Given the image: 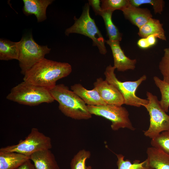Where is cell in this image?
Here are the masks:
<instances>
[{
  "mask_svg": "<svg viewBox=\"0 0 169 169\" xmlns=\"http://www.w3.org/2000/svg\"><path fill=\"white\" fill-rule=\"evenodd\" d=\"M129 1L131 5L136 7L143 4L151 5L155 14L161 13L165 4V2L163 0H129Z\"/></svg>",
  "mask_w": 169,
  "mask_h": 169,
  "instance_id": "26",
  "label": "cell"
},
{
  "mask_svg": "<svg viewBox=\"0 0 169 169\" xmlns=\"http://www.w3.org/2000/svg\"><path fill=\"white\" fill-rule=\"evenodd\" d=\"M113 12L103 11L100 16L103 18L105 23L109 40L111 41H120L122 39V34L113 23L112 16Z\"/></svg>",
  "mask_w": 169,
  "mask_h": 169,
  "instance_id": "20",
  "label": "cell"
},
{
  "mask_svg": "<svg viewBox=\"0 0 169 169\" xmlns=\"http://www.w3.org/2000/svg\"><path fill=\"white\" fill-rule=\"evenodd\" d=\"M153 79L161 94V99L159 101L160 105L162 109L167 112L169 107V84L156 76L153 77Z\"/></svg>",
  "mask_w": 169,
  "mask_h": 169,
  "instance_id": "22",
  "label": "cell"
},
{
  "mask_svg": "<svg viewBox=\"0 0 169 169\" xmlns=\"http://www.w3.org/2000/svg\"><path fill=\"white\" fill-rule=\"evenodd\" d=\"M90 152L85 149L79 150L72 159L70 163L71 169H86V160L90 156Z\"/></svg>",
  "mask_w": 169,
  "mask_h": 169,
  "instance_id": "24",
  "label": "cell"
},
{
  "mask_svg": "<svg viewBox=\"0 0 169 169\" xmlns=\"http://www.w3.org/2000/svg\"><path fill=\"white\" fill-rule=\"evenodd\" d=\"M89 5L88 3L85 4L79 18L74 17V23L66 29L65 33L67 36L71 33H77L88 37L92 40L94 45L98 47L100 53L105 54L107 52L105 45V41L95 21L90 16Z\"/></svg>",
  "mask_w": 169,
  "mask_h": 169,
  "instance_id": "4",
  "label": "cell"
},
{
  "mask_svg": "<svg viewBox=\"0 0 169 169\" xmlns=\"http://www.w3.org/2000/svg\"><path fill=\"white\" fill-rule=\"evenodd\" d=\"M72 70L68 63L44 58L26 72L23 81L49 90L56 85L57 80L68 76Z\"/></svg>",
  "mask_w": 169,
  "mask_h": 169,
  "instance_id": "1",
  "label": "cell"
},
{
  "mask_svg": "<svg viewBox=\"0 0 169 169\" xmlns=\"http://www.w3.org/2000/svg\"><path fill=\"white\" fill-rule=\"evenodd\" d=\"M19 55V42H14L7 39H0V59L8 61L18 60Z\"/></svg>",
  "mask_w": 169,
  "mask_h": 169,
  "instance_id": "19",
  "label": "cell"
},
{
  "mask_svg": "<svg viewBox=\"0 0 169 169\" xmlns=\"http://www.w3.org/2000/svg\"><path fill=\"white\" fill-rule=\"evenodd\" d=\"M49 91L54 100L58 102L59 110L65 116L76 120L92 117L84 102L64 84H56Z\"/></svg>",
  "mask_w": 169,
  "mask_h": 169,
  "instance_id": "2",
  "label": "cell"
},
{
  "mask_svg": "<svg viewBox=\"0 0 169 169\" xmlns=\"http://www.w3.org/2000/svg\"><path fill=\"white\" fill-rule=\"evenodd\" d=\"M138 34L142 38L153 35L162 40H166L163 24L159 20L152 18L139 28Z\"/></svg>",
  "mask_w": 169,
  "mask_h": 169,
  "instance_id": "17",
  "label": "cell"
},
{
  "mask_svg": "<svg viewBox=\"0 0 169 169\" xmlns=\"http://www.w3.org/2000/svg\"><path fill=\"white\" fill-rule=\"evenodd\" d=\"M19 42V55L18 61L21 73L26 72L49 53L51 49L47 45H40L33 39L31 34L22 37Z\"/></svg>",
  "mask_w": 169,
  "mask_h": 169,
  "instance_id": "5",
  "label": "cell"
},
{
  "mask_svg": "<svg viewBox=\"0 0 169 169\" xmlns=\"http://www.w3.org/2000/svg\"><path fill=\"white\" fill-rule=\"evenodd\" d=\"M148 43L150 47L156 44V38L154 35H149L146 38Z\"/></svg>",
  "mask_w": 169,
  "mask_h": 169,
  "instance_id": "31",
  "label": "cell"
},
{
  "mask_svg": "<svg viewBox=\"0 0 169 169\" xmlns=\"http://www.w3.org/2000/svg\"><path fill=\"white\" fill-rule=\"evenodd\" d=\"M87 107L92 115L100 116L110 121L111 127L113 131H117L121 128L135 130L129 118L128 110L122 106L106 104L87 105Z\"/></svg>",
  "mask_w": 169,
  "mask_h": 169,
  "instance_id": "9",
  "label": "cell"
},
{
  "mask_svg": "<svg viewBox=\"0 0 169 169\" xmlns=\"http://www.w3.org/2000/svg\"><path fill=\"white\" fill-rule=\"evenodd\" d=\"M28 159L30 156L21 153L0 152V169H15Z\"/></svg>",
  "mask_w": 169,
  "mask_h": 169,
  "instance_id": "18",
  "label": "cell"
},
{
  "mask_svg": "<svg viewBox=\"0 0 169 169\" xmlns=\"http://www.w3.org/2000/svg\"><path fill=\"white\" fill-rule=\"evenodd\" d=\"M54 1L52 0H23V13L26 16L33 14L38 22L47 19V8Z\"/></svg>",
  "mask_w": 169,
  "mask_h": 169,
  "instance_id": "12",
  "label": "cell"
},
{
  "mask_svg": "<svg viewBox=\"0 0 169 169\" xmlns=\"http://www.w3.org/2000/svg\"><path fill=\"white\" fill-rule=\"evenodd\" d=\"M6 99L30 106L43 103H50L55 100L48 89L24 81L11 89Z\"/></svg>",
  "mask_w": 169,
  "mask_h": 169,
  "instance_id": "3",
  "label": "cell"
},
{
  "mask_svg": "<svg viewBox=\"0 0 169 169\" xmlns=\"http://www.w3.org/2000/svg\"><path fill=\"white\" fill-rule=\"evenodd\" d=\"M15 169H36L34 165L28 159L20 166Z\"/></svg>",
  "mask_w": 169,
  "mask_h": 169,
  "instance_id": "29",
  "label": "cell"
},
{
  "mask_svg": "<svg viewBox=\"0 0 169 169\" xmlns=\"http://www.w3.org/2000/svg\"><path fill=\"white\" fill-rule=\"evenodd\" d=\"M115 69L113 66L110 65L107 66L104 72L105 80L113 85L122 95L124 104L127 105L140 107L147 104L149 100L137 97L136 91L141 83L146 80V76L143 75L140 79L135 81L121 82L116 78L114 71Z\"/></svg>",
  "mask_w": 169,
  "mask_h": 169,
  "instance_id": "6",
  "label": "cell"
},
{
  "mask_svg": "<svg viewBox=\"0 0 169 169\" xmlns=\"http://www.w3.org/2000/svg\"><path fill=\"white\" fill-rule=\"evenodd\" d=\"M86 169H92V168L91 166H87Z\"/></svg>",
  "mask_w": 169,
  "mask_h": 169,
  "instance_id": "32",
  "label": "cell"
},
{
  "mask_svg": "<svg viewBox=\"0 0 169 169\" xmlns=\"http://www.w3.org/2000/svg\"><path fill=\"white\" fill-rule=\"evenodd\" d=\"M137 45L142 49H146L150 47L146 38H142L139 40L137 42Z\"/></svg>",
  "mask_w": 169,
  "mask_h": 169,
  "instance_id": "30",
  "label": "cell"
},
{
  "mask_svg": "<svg viewBox=\"0 0 169 169\" xmlns=\"http://www.w3.org/2000/svg\"><path fill=\"white\" fill-rule=\"evenodd\" d=\"M122 11L125 18L139 28L152 18L151 12L148 9L134 6L131 4Z\"/></svg>",
  "mask_w": 169,
  "mask_h": 169,
  "instance_id": "13",
  "label": "cell"
},
{
  "mask_svg": "<svg viewBox=\"0 0 169 169\" xmlns=\"http://www.w3.org/2000/svg\"><path fill=\"white\" fill-rule=\"evenodd\" d=\"M101 2L103 11L113 12L116 10L122 11L130 4L129 0H102Z\"/></svg>",
  "mask_w": 169,
  "mask_h": 169,
  "instance_id": "25",
  "label": "cell"
},
{
  "mask_svg": "<svg viewBox=\"0 0 169 169\" xmlns=\"http://www.w3.org/2000/svg\"><path fill=\"white\" fill-rule=\"evenodd\" d=\"M71 90L78 95L87 105H99L107 104L95 88L88 90L80 84L71 86Z\"/></svg>",
  "mask_w": 169,
  "mask_h": 169,
  "instance_id": "16",
  "label": "cell"
},
{
  "mask_svg": "<svg viewBox=\"0 0 169 169\" xmlns=\"http://www.w3.org/2000/svg\"><path fill=\"white\" fill-rule=\"evenodd\" d=\"M94 88L99 93L101 97L107 104L122 106L124 104L123 97L112 84L101 78H97L94 83Z\"/></svg>",
  "mask_w": 169,
  "mask_h": 169,
  "instance_id": "10",
  "label": "cell"
},
{
  "mask_svg": "<svg viewBox=\"0 0 169 169\" xmlns=\"http://www.w3.org/2000/svg\"><path fill=\"white\" fill-rule=\"evenodd\" d=\"M89 1V4L91 5L97 15H100L103 10L100 6V0H90Z\"/></svg>",
  "mask_w": 169,
  "mask_h": 169,
  "instance_id": "28",
  "label": "cell"
},
{
  "mask_svg": "<svg viewBox=\"0 0 169 169\" xmlns=\"http://www.w3.org/2000/svg\"><path fill=\"white\" fill-rule=\"evenodd\" d=\"M52 148L51 138L37 128H33L24 140H21L17 144L1 148L0 152H16L30 156L36 152Z\"/></svg>",
  "mask_w": 169,
  "mask_h": 169,
  "instance_id": "8",
  "label": "cell"
},
{
  "mask_svg": "<svg viewBox=\"0 0 169 169\" xmlns=\"http://www.w3.org/2000/svg\"><path fill=\"white\" fill-rule=\"evenodd\" d=\"M147 164L154 169H169V155L151 146L147 148Z\"/></svg>",
  "mask_w": 169,
  "mask_h": 169,
  "instance_id": "15",
  "label": "cell"
},
{
  "mask_svg": "<svg viewBox=\"0 0 169 169\" xmlns=\"http://www.w3.org/2000/svg\"><path fill=\"white\" fill-rule=\"evenodd\" d=\"M146 95L149 102L144 106L149 113L150 125L144 131V136L151 139L161 132L169 130V115L161 108L157 97L149 92Z\"/></svg>",
  "mask_w": 169,
  "mask_h": 169,
  "instance_id": "7",
  "label": "cell"
},
{
  "mask_svg": "<svg viewBox=\"0 0 169 169\" xmlns=\"http://www.w3.org/2000/svg\"><path fill=\"white\" fill-rule=\"evenodd\" d=\"M151 146L157 148L169 155V130L163 131L151 139Z\"/></svg>",
  "mask_w": 169,
  "mask_h": 169,
  "instance_id": "23",
  "label": "cell"
},
{
  "mask_svg": "<svg viewBox=\"0 0 169 169\" xmlns=\"http://www.w3.org/2000/svg\"><path fill=\"white\" fill-rule=\"evenodd\" d=\"M36 169H60L55 156L50 149L36 152L30 156Z\"/></svg>",
  "mask_w": 169,
  "mask_h": 169,
  "instance_id": "14",
  "label": "cell"
},
{
  "mask_svg": "<svg viewBox=\"0 0 169 169\" xmlns=\"http://www.w3.org/2000/svg\"><path fill=\"white\" fill-rule=\"evenodd\" d=\"M110 47L114 59V66L119 71L134 70L136 63V59H131L126 56L122 49L119 41H105Z\"/></svg>",
  "mask_w": 169,
  "mask_h": 169,
  "instance_id": "11",
  "label": "cell"
},
{
  "mask_svg": "<svg viewBox=\"0 0 169 169\" xmlns=\"http://www.w3.org/2000/svg\"><path fill=\"white\" fill-rule=\"evenodd\" d=\"M164 54L160 61L159 68L163 76V81L169 84V48L164 50Z\"/></svg>",
  "mask_w": 169,
  "mask_h": 169,
  "instance_id": "27",
  "label": "cell"
},
{
  "mask_svg": "<svg viewBox=\"0 0 169 169\" xmlns=\"http://www.w3.org/2000/svg\"><path fill=\"white\" fill-rule=\"evenodd\" d=\"M118 169H154L148 166L146 159L141 162L135 160L133 163L128 159H124L125 156L122 154H116Z\"/></svg>",
  "mask_w": 169,
  "mask_h": 169,
  "instance_id": "21",
  "label": "cell"
}]
</instances>
